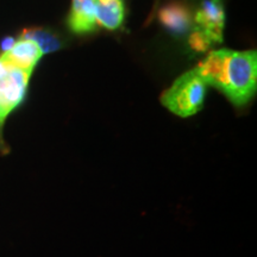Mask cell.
I'll use <instances>...</instances> for the list:
<instances>
[{
	"label": "cell",
	"instance_id": "obj_1",
	"mask_svg": "<svg viewBox=\"0 0 257 257\" xmlns=\"http://www.w3.org/2000/svg\"><path fill=\"white\" fill-rule=\"evenodd\" d=\"M195 69L206 85L216 87L236 106L246 104L256 92V51H212Z\"/></svg>",
	"mask_w": 257,
	"mask_h": 257
},
{
	"label": "cell",
	"instance_id": "obj_2",
	"mask_svg": "<svg viewBox=\"0 0 257 257\" xmlns=\"http://www.w3.org/2000/svg\"><path fill=\"white\" fill-rule=\"evenodd\" d=\"M206 87L197 69L185 73L175 80L172 87L163 93L162 104L180 117H189L195 114L204 105Z\"/></svg>",
	"mask_w": 257,
	"mask_h": 257
},
{
	"label": "cell",
	"instance_id": "obj_3",
	"mask_svg": "<svg viewBox=\"0 0 257 257\" xmlns=\"http://www.w3.org/2000/svg\"><path fill=\"white\" fill-rule=\"evenodd\" d=\"M31 74L0 61V131L8 115L23 101Z\"/></svg>",
	"mask_w": 257,
	"mask_h": 257
},
{
	"label": "cell",
	"instance_id": "obj_4",
	"mask_svg": "<svg viewBox=\"0 0 257 257\" xmlns=\"http://www.w3.org/2000/svg\"><path fill=\"white\" fill-rule=\"evenodd\" d=\"M197 27L206 32L212 42L223 41L225 10L221 0H204L195 14Z\"/></svg>",
	"mask_w": 257,
	"mask_h": 257
},
{
	"label": "cell",
	"instance_id": "obj_5",
	"mask_svg": "<svg viewBox=\"0 0 257 257\" xmlns=\"http://www.w3.org/2000/svg\"><path fill=\"white\" fill-rule=\"evenodd\" d=\"M42 56H43V53L35 42L19 40L15 42L11 49L2 54L0 61L16 68L32 72Z\"/></svg>",
	"mask_w": 257,
	"mask_h": 257
},
{
	"label": "cell",
	"instance_id": "obj_6",
	"mask_svg": "<svg viewBox=\"0 0 257 257\" xmlns=\"http://www.w3.org/2000/svg\"><path fill=\"white\" fill-rule=\"evenodd\" d=\"M159 21L174 35H184L192 29V14L184 3L169 2L159 11Z\"/></svg>",
	"mask_w": 257,
	"mask_h": 257
},
{
	"label": "cell",
	"instance_id": "obj_7",
	"mask_svg": "<svg viewBox=\"0 0 257 257\" xmlns=\"http://www.w3.org/2000/svg\"><path fill=\"white\" fill-rule=\"evenodd\" d=\"M96 0H73L68 16V28L75 35L94 31Z\"/></svg>",
	"mask_w": 257,
	"mask_h": 257
},
{
	"label": "cell",
	"instance_id": "obj_8",
	"mask_svg": "<svg viewBox=\"0 0 257 257\" xmlns=\"http://www.w3.org/2000/svg\"><path fill=\"white\" fill-rule=\"evenodd\" d=\"M125 18V5L123 0H96V25L117 30L121 27Z\"/></svg>",
	"mask_w": 257,
	"mask_h": 257
},
{
	"label": "cell",
	"instance_id": "obj_9",
	"mask_svg": "<svg viewBox=\"0 0 257 257\" xmlns=\"http://www.w3.org/2000/svg\"><path fill=\"white\" fill-rule=\"evenodd\" d=\"M19 40H29L35 42L43 54H50L61 49L62 41L57 35L44 28L24 29Z\"/></svg>",
	"mask_w": 257,
	"mask_h": 257
},
{
	"label": "cell",
	"instance_id": "obj_10",
	"mask_svg": "<svg viewBox=\"0 0 257 257\" xmlns=\"http://www.w3.org/2000/svg\"><path fill=\"white\" fill-rule=\"evenodd\" d=\"M188 43L189 47L194 51H197V53H205L210 48L212 41L206 35V32L197 27L192 31Z\"/></svg>",
	"mask_w": 257,
	"mask_h": 257
},
{
	"label": "cell",
	"instance_id": "obj_11",
	"mask_svg": "<svg viewBox=\"0 0 257 257\" xmlns=\"http://www.w3.org/2000/svg\"><path fill=\"white\" fill-rule=\"evenodd\" d=\"M15 42L16 41L12 37L5 38V40L2 42V48H3V50H4V53H5V51H8L9 49H11L12 46L15 44Z\"/></svg>",
	"mask_w": 257,
	"mask_h": 257
}]
</instances>
